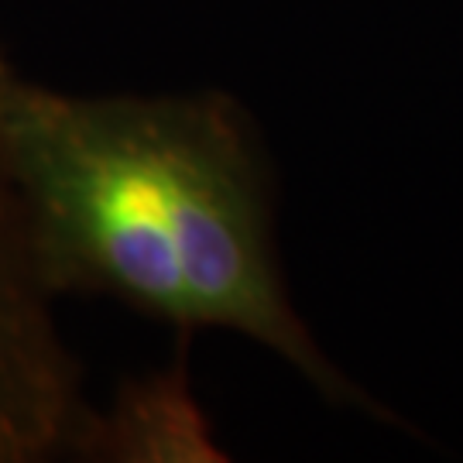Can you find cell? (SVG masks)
I'll return each instance as SVG.
<instances>
[{
    "label": "cell",
    "instance_id": "6da1fadb",
    "mask_svg": "<svg viewBox=\"0 0 463 463\" xmlns=\"http://www.w3.org/2000/svg\"><path fill=\"white\" fill-rule=\"evenodd\" d=\"M0 162L52 298L110 296L183 333H244L350 398L285 298L265 175L231 99L76 97L11 62Z\"/></svg>",
    "mask_w": 463,
    "mask_h": 463
},
{
    "label": "cell",
    "instance_id": "7a4b0ae2",
    "mask_svg": "<svg viewBox=\"0 0 463 463\" xmlns=\"http://www.w3.org/2000/svg\"><path fill=\"white\" fill-rule=\"evenodd\" d=\"M7 69L11 59L0 49V80ZM49 302L0 162V463L83 453L93 422L83 371L55 330Z\"/></svg>",
    "mask_w": 463,
    "mask_h": 463
},
{
    "label": "cell",
    "instance_id": "3957f363",
    "mask_svg": "<svg viewBox=\"0 0 463 463\" xmlns=\"http://www.w3.org/2000/svg\"><path fill=\"white\" fill-rule=\"evenodd\" d=\"M193 447H203L199 419L185 398L183 374H168L134 388L110 415L93 412L83 453L117 460H168L189 457Z\"/></svg>",
    "mask_w": 463,
    "mask_h": 463
}]
</instances>
